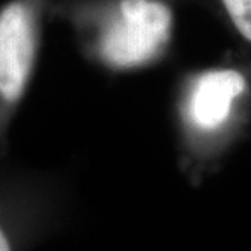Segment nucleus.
<instances>
[{
  "label": "nucleus",
  "instance_id": "f257e3e1",
  "mask_svg": "<svg viewBox=\"0 0 251 251\" xmlns=\"http://www.w3.org/2000/svg\"><path fill=\"white\" fill-rule=\"evenodd\" d=\"M171 28V10L159 0H122L102 35L100 54L115 69L145 66L163 52Z\"/></svg>",
  "mask_w": 251,
  "mask_h": 251
},
{
  "label": "nucleus",
  "instance_id": "f03ea898",
  "mask_svg": "<svg viewBox=\"0 0 251 251\" xmlns=\"http://www.w3.org/2000/svg\"><path fill=\"white\" fill-rule=\"evenodd\" d=\"M35 59V34L27 7L13 1L0 11V97L14 103L23 97Z\"/></svg>",
  "mask_w": 251,
  "mask_h": 251
},
{
  "label": "nucleus",
  "instance_id": "7ed1b4c3",
  "mask_svg": "<svg viewBox=\"0 0 251 251\" xmlns=\"http://www.w3.org/2000/svg\"><path fill=\"white\" fill-rule=\"evenodd\" d=\"M246 78L232 69L205 72L198 77L188 97V116L200 130L219 128L230 116L233 102L246 90Z\"/></svg>",
  "mask_w": 251,
  "mask_h": 251
},
{
  "label": "nucleus",
  "instance_id": "20e7f679",
  "mask_svg": "<svg viewBox=\"0 0 251 251\" xmlns=\"http://www.w3.org/2000/svg\"><path fill=\"white\" fill-rule=\"evenodd\" d=\"M222 3L234 28L251 42V0H222Z\"/></svg>",
  "mask_w": 251,
  "mask_h": 251
},
{
  "label": "nucleus",
  "instance_id": "39448f33",
  "mask_svg": "<svg viewBox=\"0 0 251 251\" xmlns=\"http://www.w3.org/2000/svg\"><path fill=\"white\" fill-rule=\"evenodd\" d=\"M0 251H13L9 236L1 225H0Z\"/></svg>",
  "mask_w": 251,
  "mask_h": 251
}]
</instances>
